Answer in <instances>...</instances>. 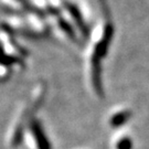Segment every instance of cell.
<instances>
[{
    "instance_id": "cell-3",
    "label": "cell",
    "mask_w": 149,
    "mask_h": 149,
    "mask_svg": "<svg viewBox=\"0 0 149 149\" xmlns=\"http://www.w3.org/2000/svg\"><path fill=\"white\" fill-rule=\"evenodd\" d=\"M132 148V141L128 138H123L117 144V149H130Z\"/></svg>"
},
{
    "instance_id": "cell-2",
    "label": "cell",
    "mask_w": 149,
    "mask_h": 149,
    "mask_svg": "<svg viewBox=\"0 0 149 149\" xmlns=\"http://www.w3.org/2000/svg\"><path fill=\"white\" fill-rule=\"evenodd\" d=\"M130 116V113L129 112H122V113H118L116 115H114L111 120V124L113 126H119L122 125L127 120V118Z\"/></svg>"
},
{
    "instance_id": "cell-1",
    "label": "cell",
    "mask_w": 149,
    "mask_h": 149,
    "mask_svg": "<svg viewBox=\"0 0 149 149\" xmlns=\"http://www.w3.org/2000/svg\"><path fill=\"white\" fill-rule=\"evenodd\" d=\"M30 127V133L32 136V140L36 145L37 149H50V145H49L48 140L44 136L41 126L36 123L34 120H31V123L29 124Z\"/></svg>"
}]
</instances>
